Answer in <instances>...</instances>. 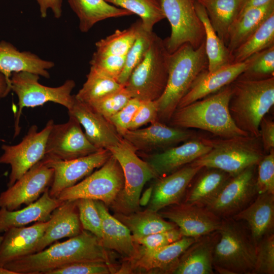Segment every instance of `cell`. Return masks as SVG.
<instances>
[{"mask_svg":"<svg viewBox=\"0 0 274 274\" xmlns=\"http://www.w3.org/2000/svg\"><path fill=\"white\" fill-rule=\"evenodd\" d=\"M124 187L122 168L112 155L100 167L86 178L67 188L57 198L61 201L88 198L99 200L105 204L112 203Z\"/></svg>","mask_w":274,"mask_h":274,"instance_id":"cell-9","label":"cell"},{"mask_svg":"<svg viewBox=\"0 0 274 274\" xmlns=\"http://www.w3.org/2000/svg\"><path fill=\"white\" fill-rule=\"evenodd\" d=\"M153 187L147 188L144 193L141 195L139 199L140 206H146L149 204L152 197Z\"/></svg>","mask_w":274,"mask_h":274,"instance_id":"cell-56","label":"cell"},{"mask_svg":"<svg viewBox=\"0 0 274 274\" xmlns=\"http://www.w3.org/2000/svg\"><path fill=\"white\" fill-rule=\"evenodd\" d=\"M255 185L257 194H274V149L259 161Z\"/></svg>","mask_w":274,"mask_h":274,"instance_id":"cell-46","label":"cell"},{"mask_svg":"<svg viewBox=\"0 0 274 274\" xmlns=\"http://www.w3.org/2000/svg\"><path fill=\"white\" fill-rule=\"evenodd\" d=\"M99 150L88 140L77 119L69 115L66 122L53 124L47 140L43 158L71 160Z\"/></svg>","mask_w":274,"mask_h":274,"instance_id":"cell-13","label":"cell"},{"mask_svg":"<svg viewBox=\"0 0 274 274\" xmlns=\"http://www.w3.org/2000/svg\"><path fill=\"white\" fill-rule=\"evenodd\" d=\"M213 254V268L222 274H253L257 244L242 221L222 219Z\"/></svg>","mask_w":274,"mask_h":274,"instance_id":"cell-5","label":"cell"},{"mask_svg":"<svg viewBox=\"0 0 274 274\" xmlns=\"http://www.w3.org/2000/svg\"><path fill=\"white\" fill-rule=\"evenodd\" d=\"M141 102L138 98L132 97L122 109L108 119L121 137L128 129Z\"/></svg>","mask_w":274,"mask_h":274,"instance_id":"cell-50","label":"cell"},{"mask_svg":"<svg viewBox=\"0 0 274 274\" xmlns=\"http://www.w3.org/2000/svg\"><path fill=\"white\" fill-rule=\"evenodd\" d=\"M274 45V13L231 54V63L245 61L252 55Z\"/></svg>","mask_w":274,"mask_h":274,"instance_id":"cell-37","label":"cell"},{"mask_svg":"<svg viewBox=\"0 0 274 274\" xmlns=\"http://www.w3.org/2000/svg\"><path fill=\"white\" fill-rule=\"evenodd\" d=\"M272 13L274 0L262 6L249 8L237 16L228 32L226 47L231 55Z\"/></svg>","mask_w":274,"mask_h":274,"instance_id":"cell-31","label":"cell"},{"mask_svg":"<svg viewBox=\"0 0 274 274\" xmlns=\"http://www.w3.org/2000/svg\"><path fill=\"white\" fill-rule=\"evenodd\" d=\"M230 84L217 92L174 111L169 121L172 126L198 128L221 138L250 135L238 128L232 118L229 104Z\"/></svg>","mask_w":274,"mask_h":274,"instance_id":"cell-2","label":"cell"},{"mask_svg":"<svg viewBox=\"0 0 274 274\" xmlns=\"http://www.w3.org/2000/svg\"><path fill=\"white\" fill-rule=\"evenodd\" d=\"M170 54L164 40L155 34L145 56L124 86L132 97L147 101L161 96L167 84Z\"/></svg>","mask_w":274,"mask_h":274,"instance_id":"cell-7","label":"cell"},{"mask_svg":"<svg viewBox=\"0 0 274 274\" xmlns=\"http://www.w3.org/2000/svg\"><path fill=\"white\" fill-rule=\"evenodd\" d=\"M54 65L53 61L43 59L30 51H21L8 42L0 41V72L10 82L13 73L20 72L49 78L48 70Z\"/></svg>","mask_w":274,"mask_h":274,"instance_id":"cell-26","label":"cell"},{"mask_svg":"<svg viewBox=\"0 0 274 274\" xmlns=\"http://www.w3.org/2000/svg\"><path fill=\"white\" fill-rule=\"evenodd\" d=\"M248 62L247 59L243 62L230 63L214 72L207 70L203 72L181 98L177 109L202 99L231 84L244 72Z\"/></svg>","mask_w":274,"mask_h":274,"instance_id":"cell-23","label":"cell"},{"mask_svg":"<svg viewBox=\"0 0 274 274\" xmlns=\"http://www.w3.org/2000/svg\"><path fill=\"white\" fill-rule=\"evenodd\" d=\"M196 13L203 23L205 30V49L210 72L216 71L231 63V55L226 46L212 27L204 7L195 1Z\"/></svg>","mask_w":274,"mask_h":274,"instance_id":"cell-36","label":"cell"},{"mask_svg":"<svg viewBox=\"0 0 274 274\" xmlns=\"http://www.w3.org/2000/svg\"><path fill=\"white\" fill-rule=\"evenodd\" d=\"M49 224L37 222L29 226L13 227L0 234V267L32 254Z\"/></svg>","mask_w":274,"mask_h":274,"instance_id":"cell-20","label":"cell"},{"mask_svg":"<svg viewBox=\"0 0 274 274\" xmlns=\"http://www.w3.org/2000/svg\"><path fill=\"white\" fill-rule=\"evenodd\" d=\"M271 1L272 0H242L238 15L249 8L263 6Z\"/></svg>","mask_w":274,"mask_h":274,"instance_id":"cell-54","label":"cell"},{"mask_svg":"<svg viewBox=\"0 0 274 274\" xmlns=\"http://www.w3.org/2000/svg\"><path fill=\"white\" fill-rule=\"evenodd\" d=\"M193 136L194 132L191 130L168 126L157 120L144 128L128 129L122 138L128 141L136 151L149 152L187 141Z\"/></svg>","mask_w":274,"mask_h":274,"instance_id":"cell-18","label":"cell"},{"mask_svg":"<svg viewBox=\"0 0 274 274\" xmlns=\"http://www.w3.org/2000/svg\"><path fill=\"white\" fill-rule=\"evenodd\" d=\"M54 123L52 120H49L40 131L36 125H32L19 144L2 146L4 153L0 156V164L11 166L8 187L44 157L47 140Z\"/></svg>","mask_w":274,"mask_h":274,"instance_id":"cell-12","label":"cell"},{"mask_svg":"<svg viewBox=\"0 0 274 274\" xmlns=\"http://www.w3.org/2000/svg\"><path fill=\"white\" fill-rule=\"evenodd\" d=\"M63 201L51 197L47 188L37 200L21 210L10 211L0 208V234L13 227L47 221Z\"/></svg>","mask_w":274,"mask_h":274,"instance_id":"cell-28","label":"cell"},{"mask_svg":"<svg viewBox=\"0 0 274 274\" xmlns=\"http://www.w3.org/2000/svg\"><path fill=\"white\" fill-rule=\"evenodd\" d=\"M274 273V234H268L257 244L255 266L253 274Z\"/></svg>","mask_w":274,"mask_h":274,"instance_id":"cell-45","label":"cell"},{"mask_svg":"<svg viewBox=\"0 0 274 274\" xmlns=\"http://www.w3.org/2000/svg\"><path fill=\"white\" fill-rule=\"evenodd\" d=\"M108 3L138 15L143 28L152 31L154 26L165 18L157 0H105Z\"/></svg>","mask_w":274,"mask_h":274,"instance_id":"cell-40","label":"cell"},{"mask_svg":"<svg viewBox=\"0 0 274 274\" xmlns=\"http://www.w3.org/2000/svg\"><path fill=\"white\" fill-rule=\"evenodd\" d=\"M211 149V146L199 139L188 140L180 146L148 155L146 161L160 178L191 163Z\"/></svg>","mask_w":274,"mask_h":274,"instance_id":"cell-22","label":"cell"},{"mask_svg":"<svg viewBox=\"0 0 274 274\" xmlns=\"http://www.w3.org/2000/svg\"><path fill=\"white\" fill-rule=\"evenodd\" d=\"M77 206L83 230L92 233L100 240L102 236L101 219L94 200L77 199Z\"/></svg>","mask_w":274,"mask_h":274,"instance_id":"cell-43","label":"cell"},{"mask_svg":"<svg viewBox=\"0 0 274 274\" xmlns=\"http://www.w3.org/2000/svg\"><path fill=\"white\" fill-rule=\"evenodd\" d=\"M218 231L200 237L180 257L171 273L213 274V254Z\"/></svg>","mask_w":274,"mask_h":274,"instance_id":"cell-29","label":"cell"},{"mask_svg":"<svg viewBox=\"0 0 274 274\" xmlns=\"http://www.w3.org/2000/svg\"><path fill=\"white\" fill-rule=\"evenodd\" d=\"M39 6L40 15L42 18L47 16L48 11L51 10L54 17L59 19L62 13V0H36Z\"/></svg>","mask_w":274,"mask_h":274,"instance_id":"cell-53","label":"cell"},{"mask_svg":"<svg viewBox=\"0 0 274 274\" xmlns=\"http://www.w3.org/2000/svg\"><path fill=\"white\" fill-rule=\"evenodd\" d=\"M53 176V169L41 160L0 194V208L13 211L33 202L51 185Z\"/></svg>","mask_w":274,"mask_h":274,"instance_id":"cell-16","label":"cell"},{"mask_svg":"<svg viewBox=\"0 0 274 274\" xmlns=\"http://www.w3.org/2000/svg\"><path fill=\"white\" fill-rule=\"evenodd\" d=\"M131 98L130 93L123 87L88 104L108 120L122 109Z\"/></svg>","mask_w":274,"mask_h":274,"instance_id":"cell-44","label":"cell"},{"mask_svg":"<svg viewBox=\"0 0 274 274\" xmlns=\"http://www.w3.org/2000/svg\"><path fill=\"white\" fill-rule=\"evenodd\" d=\"M70 7L79 20V28L87 32L101 21L130 16L132 13L113 6L105 0H67Z\"/></svg>","mask_w":274,"mask_h":274,"instance_id":"cell-32","label":"cell"},{"mask_svg":"<svg viewBox=\"0 0 274 274\" xmlns=\"http://www.w3.org/2000/svg\"><path fill=\"white\" fill-rule=\"evenodd\" d=\"M260 137L264 151L268 152L274 149V122L264 117L259 125Z\"/></svg>","mask_w":274,"mask_h":274,"instance_id":"cell-52","label":"cell"},{"mask_svg":"<svg viewBox=\"0 0 274 274\" xmlns=\"http://www.w3.org/2000/svg\"><path fill=\"white\" fill-rule=\"evenodd\" d=\"M251 135L211 139L200 138L211 149L190 164L216 168L234 177L245 169L256 165L264 155L258 140Z\"/></svg>","mask_w":274,"mask_h":274,"instance_id":"cell-6","label":"cell"},{"mask_svg":"<svg viewBox=\"0 0 274 274\" xmlns=\"http://www.w3.org/2000/svg\"><path fill=\"white\" fill-rule=\"evenodd\" d=\"M119 162L124 175V187L118 196L121 208L129 213L139 208V199L145 184L157 176L148 163L137 155L135 149L123 139L108 149Z\"/></svg>","mask_w":274,"mask_h":274,"instance_id":"cell-11","label":"cell"},{"mask_svg":"<svg viewBox=\"0 0 274 274\" xmlns=\"http://www.w3.org/2000/svg\"><path fill=\"white\" fill-rule=\"evenodd\" d=\"M142 27L141 20H138L126 29L116 30L113 34L95 43V51L102 54L126 56Z\"/></svg>","mask_w":274,"mask_h":274,"instance_id":"cell-39","label":"cell"},{"mask_svg":"<svg viewBox=\"0 0 274 274\" xmlns=\"http://www.w3.org/2000/svg\"><path fill=\"white\" fill-rule=\"evenodd\" d=\"M158 108L156 100L142 101L129 124L128 129H138L145 124L158 120Z\"/></svg>","mask_w":274,"mask_h":274,"instance_id":"cell-51","label":"cell"},{"mask_svg":"<svg viewBox=\"0 0 274 274\" xmlns=\"http://www.w3.org/2000/svg\"><path fill=\"white\" fill-rule=\"evenodd\" d=\"M39 79L40 76L27 72L13 73L11 75V91L17 96L19 107L14 123V138L20 131V118L24 107H35L51 101L68 110L74 105L75 97L71 93L76 83L73 80H66L61 85L52 87L40 84Z\"/></svg>","mask_w":274,"mask_h":274,"instance_id":"cell-8","label":"cell"},{"mask_svg":"<svg viewBox=\"0 0 274 274\" xmlns=\"http://www.w3.org/2000/svg\"><path fill=\"white\" fill-rule=\"evenodd\" d=\"M155 34L153 31H147L142 27L138 38L125 56L123 70L117 79L119 84L125 86L132 71L145 56Z\"/></svg>","mask_w":274,"mask_h":274,"instance_id":"cell-41","label":"cell"},{"mask_svg":"<svg viewBox=\"0 0 274 274\" xmlns=\"http://www.w3.org/2000/svg\"><path fill=\"white\" fill-rule=\"evenodd\" d=\"M177 226L183 236L196 238L217 231L222 219L204 207L176 204L159 213Z\"/></svg>","mask_w":274,"mask_h":274,"instance_id":"cell-17","label":"cell"},{"mask_svg":"<svg viewBox=\"0 0 274 274\" xmlns=\"http://www.w3.org/2000/svg\"><path fill=\"white\" fill-rule=\"evenodd\" d=\"M130 213L117 214L115 217L128 228L135 242L149 235L177 227L173 222L165 220L158 212L147 210Z\"/></svg>","mask_w":274,"mask_h":274,"instance_id":"cell-34","label":"cell"},{"mask_svg":"<svg viewBox=\"0 0 274 274\" xmlns=\"http://www.w3.org/2000/svg\"><path fill=\"white\" fill-rule=\"evenodd\" d=\"M123 87L115 79L90 66L86 81L75 97L79 101L89 104Z\"/></svg>","mask_w":274,"mask_h":274,"instance_id":"cell-38","label":"cell"},{"mask_svg":"<svg viewBox=\"0 0 274 274\" xmlns=\"http://www.w3.org/2000/svg\"><path fill=\"white\" fill-rule=\"evenodd\" d=\"M11 91L10 82L0 72V98H5Z\"/></svg>","mask_w":274,"mask_h":274,"instance_id":"cell-55","label":"cell"},{"mask_svg":"<svg viewBox=\"0 0 274 274\" xmlns=\"http://www.w3.org/2000/svg\"><path fill=\"white\" fill-rule=\"evenodd\" d=\"M202 168L189 164L160 177L153 187L147 210L158 212L168 206L178 204L191 181Z\"/></svg>","mask_w":274,"mask_h":274,"instance_id":"cell-21","label":"cell"},{"mask_svg":"<svg viewBox=\"0 0 274 274\" xmlns=\"http://www.w3.org/2000/svg\"><path fill=\"white\" fill-rule=\"evenodd\" d=\"M110 264L103 261H81L65 265L50 270L46 274H109Z\"/></svg>","mask_w":274,"mask_h":274,"instance_id":"cell-47","label":"cell"},{"mask_svg":"<svg viewBox=\"0 0 274 274\" xmlns=\"http://www.w3.org/2000/svg\"><path fill=\"white\" fill-rule=\"evenodd\" d=\"M68 112L83 126L88 140L98 149H109L122 139L112 124L88 104L75 98Z\"/></svg>","mask_w":274,"mask_h":274,"instance_id":"cell-19","label":"cell"},{"mask_svg":"<svg viewBox=\"0 0 274 274\" xmlns=\"http://www.w3.org/2000/svg\"><path fill=\"white\" fill-rule=\"evenodd\" d=\"M232 217L246 224L257 244L264 237L273 233L274 194H257L249 204Z\"/></svg>","mask_w":274,"mask_h":274,"instance_id":"cell-27","label":"cell"},{"mask_svg":"<svg viewBox=\"0 0 274 274\" xmlns=\"http://www.w3.org/2000/svg\"><path fill=\"white\" fill-rule=\"evenodd\" d=\"M198 238L183 236L179 240L156 250L139 251L135 259L136 265L147 271L155 270L162 273H171L183 253Z\"/></svg>","mask_w":274,"mask_h":274,"instance_id":"cell-30","label":"cell"},{"mask_svg":"<svg viewBox=\"0 0 274 274\" xmlns=\"http://www.w3.org/2000/svg\"><path fill=\"white\" fill-rule=\"evenodd\" d=\"M125 61V56L102 54L95 51L90 61V66L117 79L122 73Z\"/></svg>","mask_w":274,"mask_h":274,"instance_id":"cell-48","label":"cell"},{"mask_svg":"<svg viewBox=\"0 0 274 274\" xmlns=\"http://www.w3.org/2000/svg\"><path fill=\"white\" fill-rule=\"evenodd\" d=\"M81 261H103L110 264L100 240L85 230L66 241L22 257L4 267L16 274H46L65 265Z\"/></svg>","mask_w":274,"mask_h":274,"instance_id":"cell-1","label":"cell"},{"mask_svg":"<svg viewBox=\"0 0 274 274\" xmlns=\"http://www.w3.org/2000/svg\"><path fill=\"white\" fill-rule=\"evenodd\" d=\"M255 166L231 177L217 196L205 207L221 219L232 217L245 208L257 194Z\"/></svg>","mask_w":274,"mask_h":274,"instance_id":"cell-14","label":"cell"},{"mask_svg":"<svg viewBox=\"0 0 274 274\" xmlns=\"http://www.w3.org/2000/svg\"><path fill=\"white\" fill-rule=\"evenodd\" d=\"M171 26L169 37L164 40L165 47L172 53L184 44L194 48L205 41L203 23L195 8V0H157Z\"/></svg>","mask_w":274,"mask_h":274,"instance_id":"cell-10","label":"cell"},{"mask_svg":"<svg viewBox=\"0 0 274 274\" xmlns=\"http://www.w3.org/2000/svg\"><path fill=\"white\" fill-rule=\"evenodd\" d=\"M208 68L205 41L196 49L188 43L184 44L170 54L166 86L156 100L159 121L169 122L181 98Z\"/></svg>","mask_w":274,"mask_h":274,"instance_id":"cell-3","label":"cell"},{"mask_svg":"<svg viewBox=\"0 0 274 274\" xmlns=\"http://www.w3.org/2000/svg\"><path fill=\"white\" fill-rule=\"evenodd\" d=\"M208 169L196 180L184 203L205 207L217 196L231 178L228 174L220 169Z\"/></svg>","mask_w":274,"mask_h":274,"instance_id":"cell-33","label":"cell"},{"mask_svg":"<svg viewBox=\"0 0 274 274\" xmlns=\"http://www.w3.org/2000/svg\"><path fill=\"white\" fill-rule=\"evenodd\" d=\"M230 85L232 118L241 129L259 138L261 120L274 105V76L262 79L238 77Z\"/></svg>","mask_w":274,"mask_h":274,"instance_id":"cell-4","label":"cell"},{"mask_svg":"<svg viewBox=\"0 0 274 274\" xmlns=\"http://www.w3.org/2000/svg\"><path fill=\"white\" fill-rule=\"evenodd\" d=\"M83 230L77 199L63 201L52 212L49 224L32 253L44 249L58 239L75 236Z\"/></svg>","mask_w":274,"mask_h":274,"instance_id":"cell-24","label":"cell"},{"mask_svg":"<svg viewBox=\"0 0 274 274\" xmlns=\"http://www.w3.org/2000/svg\"><path fill=\"white\" fill-rule=\"evenodd\" d=\"M202 5L210 23L226 46L229 29L236 18L242 0H196Z\"/></svg>","mask_w":274,"mask_h":274,"instance_id":"cell-35","label":"cell"},{"mask_svg":"<svg viewBox=\"0 0 274 274\" xmlns=\"http://www.w3.org/2000/svg\"><path fill=\"white\" fill-rule=\"evenodd\" d=\"M182 237L181 231L177 227L168 230L149 235L135 242L144 247L143 250L151 251L174 243Z\"/></svg>","mask_w":274,"mask_h":274,"instance_id":"cell-49","label":"cell"},{"mask_svg":"<svg viewBox=\"0 0 274 274\" xmlns=\"http://www.w3.org/2000/svg\"><path fill=\"white\" fill-rule=\"evenodd\" d=\"M94 201L101 219L102 236L100 241L103 247L117 252L125 259L134 260L139 251L130 230L110 214L104 202Z\"/></svg>","mask_w":274,"mask_h":274,"instance_id":"cell-25","label":"cell"},{"mask_svg":"<svg viewBox=\"0 0 274 274\" xmlns=\"http://www.w3.org/2000/svg\"><path fill=\"white\" fill-rule=\"evenodd\" d=\"M248 64L239 77L262 79L274 76V45L248 58Z\"/></svg>","mask_w":274,"mask_h":274,"instance_id":"cell-42","label":"cell"},{"mask_svg":"<svg viewBox=\"0 0 274 274\" xmlns=\"http://www.w3.org/2000/svg\"><path fill=\"white\" fill-rule=\"evenodd\" d=\"M112 154L108 149H101L90 155L67 160L44 159L42 161L54 170L49 193L57 198L63 190L78 183L95 168L101 166Z\"/></svg>","mask_w":274,"mask_h":274,"instance_id":"cell-15","label":"cell"}]
</instances>
